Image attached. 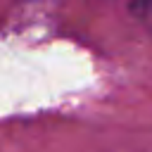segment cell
Segmentation results:
<instances>
[{
	"label": "cell",
	"mask_w": 152,
	"mask_h": 152,
	"mask_svg": "<svg viewBox=\"0 0 152 152\" xmlns=\"http://www.w3.org/2000/svg\"><path fill=\"white\" fill-rule=\"evenodd\" d=\"M128 10L138 19L152 21V0H128Z\"/></svg>",
	"instance_id": "6da1fadb"
}]
</instances>
